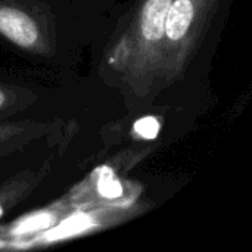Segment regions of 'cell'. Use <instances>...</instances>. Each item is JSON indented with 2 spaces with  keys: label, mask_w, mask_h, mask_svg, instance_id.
<instances>
[{
  "label": "cell",
  "mask_w": 252,
  "mask_h": 252,
  "mask_svg": "<svg viewBox=\"0 0 252 252\" xmlns=\"http://www.w3.org/2000/svg\"><path fill=\"white\" fill-rule=\"evenodd\" d=\"M195 7L192 0L171 1L165 18V34L170 40L177 41L183 38L193 21Z\"/></svg>",
  "instance_id": "obj_3"
},
{
  "label": "cell",
  "mask_w": 252,
  "mask_h": 252,
  "mask_svg": "<svg viewBox=\"0 0 252 252\" xmlns=\"http://www.w3.org/2000/svg\"><path fill=\"white\" fill-rule=\"evenodd\" d=\"M1 217H3V207L0 205V219H1Z\"/></svg>",
  "instance_id": "obj_7"
},
{
  "label": "cell",
  "mask_w": 252,
  "mask_h": 252,
  "mask_svg": "<svg viewBox=\"0 0 252 252\" xmlns=\"http://www.w3.org/2000/svg\"><path fill=\"white\" fill-rule=\"evenodd\" d=\"M0 32L21 47H31L38 40L35 22L13 7H0Z\"/></svg>",
  "instance_id": "obj_1"
},
{
  "label": "cell",
  "mask_w": 252,
  "mask_h": 252,
  "mask_svg": "<svg viewBox=\"0 0 252 252\" xmlns=\"http://www.w3.org/2000/svg\"><path fill=\"white\" fill-rule=\"evenodd\" d=\"M3 102H4V94H3V92H0V106L3 105Z\"/></svg>",
  "instance_id": "obj_6"
},
{
  "label": "cell",
  "mask_w": 252,
  "mask_h": 252,
  "mask_svg": "<svg viewBox=\"0 0 252 252\" xmlns=\"http://www.w3.org/2000/svg\"><path fill=\"white\" fill-rule=\"evenodd\" d=\"M99 190L106 198H118L121 195V186L115 179H102L99 183Z\"/></svg>",
  "instance_id": "obj_5"
},
{
  "label": "cell",
  "mask_w": 252,
  "mask_h": 252,
  "mask_svg": "<svg viewBox=\"0 0 252 252\" xmlns=\"http://www.w3.org/2000/svg\"><path fill=\"white\" fill-rule=\"evenodd\" d=\"M171 0H146L142 12V34L148 41H159L165 34V18Z\"/></svg>",
  "instance_id": "obj_2"
},
{
  "label": "cell",
  "mask_w": 252,
  "mask_h": 252,
  "mask_svg": "<svg viewBox=\"0 0 252 252\" xmlns=\"http://www.w3.org/2000/svg\"><path fill=\"white\" fill-rule=\"evenodd\" d=\"M136 131L145 137V139H154L158 131H159V123L157 118L154 117H146V118H142L136 123Z\"/></svg>",
  "instance_id": "obj_4"
}]
</instances>
